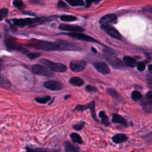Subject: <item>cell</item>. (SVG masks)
I'll use <instances>...</instances> for the list:
<instances>
[{"mask_svg": "<svg viewBox=\"0 0 152 152\" xmlns=\"http://www.w3.org/2000/svg\"><path fill=\"white\" fill-rule=\"evenodd\" d=\"M51 97L49 96H45L44 97H36L34 99L35 101L40 104H45L49 100H50Z\"/></svg>", "mask_w": 152, "mask_h": 152, "instance_id": "obj_27", "label": "cell"}, {"mask_svg": "<svg viewBox=\"0 0 152 152\" xmlns=\"http://www.w3.org/2000/svg\"><path fill=\"white\" fill-rule=\"evenodd\" d=\"M112 121L113 123L119 124L124 126H128V123L125 118L118 114H114L113 115Z\"/></svg>", "mask_w": 152, "mask_h": 152, "instance_id": "obj_19", "label": "cell"}, {"mask_svg": "<svg viewBox=\"0 0 152 152\" xmlns=\"http://www.w3.org/2000/svg\"><path fill=\"white\" fill-rule=\"evenodd\" d=\"M93 65L99 72L103 74H107L110 72V68L104 62H96L93 64Z\"/></svg>", "mask_w": 152, "mask_h": 152, "instance_id": "obj_14", "label": "cell"}, {"mask_svg": "<svg viewBox=\"0 0 152 152\" xmlns=\"http://www.w3.org/2000/svg\"><path fill=\"white\" fill-rule=\"evenodd\" d=\"M128 137L124 134H117L112 137V140L115 144H121L128 140Z\"/></svg>", "mask_w": 152, "mask_h": 152, "instance_id": "obj_18", "label": "cell"}, {"mask_svg": "<svg viewBox=\"0 0 152 152\" xmlns=\"http://www.w3.org/2000/svg\"><path fill=\"white\" fill-rule=\"evenodd\" d=\"M70 138L71 140L74 143H77L78 144H83V140L81 137V136L75 132H72L70 134Z\"/></svg>", "mask_w": 152, "mask_h": 152, "instance_id": "obj_23", "label": "cell"}, {"mask_svg": "<svg viewBox=\"0 0 152 152\" xmlns=\"http://www.w3.org/2000/svg\"><path fill=\"white\" fill-rule=\"evenodd\" d=\"M144 140L148 142L149 143L152 144V132H150L147 134H146L144 136Z\"/></svg>", "mask_w": 152, "mask_h": 152, "instance_id": "obj_36", "label": "cell"}, {"mask_svg": "<svg viewBox=\"0 0 152 152\" xmlns=\"http://www.w3.org/2000/svg\"><path fill=\"white\" fill-rule=\"evenodd\" d=\"M116 15L113 14H109L104 15L100 19V23L102 25H107L109 23H112L116 20Z\"/></svg>", "mask_w": 152, "mask_h": 152, "instance_id": "obj_16", "label": "cell"}, {"mask_svg": "<svg viewBox=\"0 0 152 152\" xmlns=\"http://www.w3.org/2000/svg\"><path fill=\"white\" fill-rule=\"evenodd\" d=\"M77 17L73 15H62L60 16V20L63 21H66V22H70V21H74L77 20Z\"/></svg>", "mask_w": 152, "mask_h": 152, "instance_id": "obj_26", "label": "cell"}, {"mask_svg": "<svg viewBox=\"0 0 152 152\" xmlns=\"http://www.w3.org/2000/svg\"><path fill=\"white\" fill-rule=\"evenodd\" d=\"M13 5L18 8V9H21L22 8L24 7V2L22 1H20V0H15L12 2Z\"/></svg>", "mask_w": 152, "mask_h": 152, "instance_id": "obj_32", "label": "cell"}, {"mask_svg": "<svg viewBox=\"0 0 152 152\" xmlns=\"http://www.w3.org/2000/svg\"><path fill=\"white\" fill-rule=\"evenodd\" d=\"M101 28L104 30L107 33H108L110 36L113 37L115 39H121V36L119 33L118 30H116L112 26H110L109 24L107 25H102L101 26Z\"/></svg>", "mask_w": 152, "mask_h": 152, "instance_id": "obj_13", "label": "cell"}, {"mask_svg": "<svg viewBox=\"0 0 152 152\" xmlns=\"http://www.w3.org/2000/svg\"><path fill=\"white\" fill-rule=\"evenodd\" d=\"M147 81L148 87L152 89V76L151 75H148L147 77Z\"/></svg>", "mask_w": 152, "mask_h": 152, "instance_id": "obj_39", "label": "cell"}, {"mask_svg": "<svg viewBox=\"0 0 152 152\" xmlns=\"http://www.w3.org/2000/svg\"><path fill=\"white\" fill-rule=\"evenodd\" d=\"M27 46L43 51H55L61 50V46L59 42H49L36 39L30 40L26 44Z\"/></svg>", "mask_w": 152, "mask_h": 152, "instance_id": "obj_1", "label": "cell"}, {"mask_svg": "<svg viewBox=\"0 0 152 152\" xmlns=\"http://www.w3.org/2000/svg\"><path fill=\"white\" fill-rule=\"evenodd\" d=\"M2 65H3V61L2 60V59L0 58V71L2 68Z\"/></svg>", "mask_w": 152, "mask_h": 152, "instance_id": "obj_43", "label": "cell"}, {"mask_svg": "<svg viewBox=\"0 0 152 152\" xmlns=\"http://www.w3.org/2000/svg\"><path fill=\"white\" fill-rule=\"evenodd\" d=\"M39 62L53 72H64L67 69L66 65L60 63L53 62L45 58H40L39 59Z\"/></svg>", "mask_w": 152, "mask_h": 152, "instance_id": "obj_4", "label": "cell"}, {"mask_svg": "<svg viewBox=\"0 0 152 152\" xmlns=\"http://www.w3.org/2000/svg\"><path fill=\"white\" fill-rule=\"evenodd\" d=\"M91 50H93V51L94 52V53H96V52H96V50L94 48H91Z\"/></svg>", "mask_w": 152, "mask_h": 152, "instance_id": "obj_46", "label": "cell"}, {"mask_svg": "<svg viewBox=\"0 0 152 152\" xmlns=\"http://www.w3.org/2000/svg\"><path fill=\"white\" fill-rule=\"evenodd\" d=\"M106 91L112 97H113V98H115V99H116L117 100L121 99V97H120L119 94L118 93V92L115 90H114L113 88H108V89L106 90Z\"/></svg>", "mask_w": 152, "mask_h": 152, "instance_id": "obj_28", "label": "cell"}, {"mask_svg": "<svg viewBox=\"0 0 152 152\" xmlns=\"http://www.w3.org/2000/svg\"><path fill=\"white\" fill-rule=\"evenodd\" d=\"M11 86L10 81L6 77L2 76L0 72V87L10 90L11 88Z\"/></svg>", "mask_w": 152, "mask_h": 152, "instance_id": "obj_20", "label": "cell"}, {"mask_svg": "<svg viewBox=\"0 0 152 152\" xmlns=\"http://www.w3.org/2000/svg\"><path fill=\"white\" fill-rule=\"evenodd\" d=\"M87 63L86 61L83 60H74L72 61L69 64V68L74 72H80L83 70Z\"/></svg>", "mask_w": 152, "mask_h": 152, "instance_id": "obj_10", "label": "cell"}, {"mask_svg": "<svg viewBox=\"0 0 152 152\" xmlns=\"http://www.w3.org/2000/svg\"><path fill=\"white\" fill-rule=\"evenodd\" d=\"M58 41L60 44L61 50L78 51L81 50V48L76 44L64 40H58Z\"/></svg>", "mask_w": 152, "mask_h": 152, "instance_id": "obj_7", "label": "cell"}, {"mask_svg": "<svg viewBox=\"0 0 152 152\" xmlns=\"http://www.w3.org/2000/svg\"><path fill=\"white\" fill-rule=\"evenodd\" d=\"M106 59L109 64L115 69H122L124 68L122 62L116 57L107 55Z\"/></svg>", "mask_w": 152, "mask_h": 152, "instance_id": "obj_11", "label": "cell"}, {"mask_svg": "<svg viewBox=\"0 0 152 152\" xmlns=\"http://www.w3.org/2000/svg\"><path fill=\"white\" fill-rule=\"evenodd\" d=\"M61 34H64V35H66L71 36L72 37H74L75 39L83 40V41H86V42H95L97 43H100L97 40L93 38L92 37H90L89 36H87L86 34H83V33H62Z\"/></svg>", "mask_w": 152, "mask_h": 152, "instance_id": "obj_8", "label": "cell"}, {"mask_svg": "<svg viewBox=\"0 0 152 152\" xmlns=\"http://www.w3.org/2000/svg\"><path fill=\"white\" fill-rule=\"evenodd\" d=\"M144 55H145V57H146L147 59H150V60H151V59H152V55H151V53H145Z\"/></svg>", "mask_w": 152, "mask_h": 152, "instance_id": "obj_40", "label": "cell"}, {"mask_svg": "<svg viewBox=\"0 0 152 152\" xmlns=\"http://www.w3.org/2000/svg\"><path fill=\"white\" fill-rule=\"evenodd\" d=\"M31 70L35 74L41 76L50 77L53 75V74L47 68L39 64L33 65L31 66Z\"/></svg>", "mask_w": 152, "mask_h": 152, "instance_id": "obj_5", "label": "cell"}, {"mask_svg": "<svg viewBox=\"0 0 152 152\" xmlns=\"http://www.w3.org/2000/svg\"><path fill=\"white\" fill-rule=\"evenodd\" d=\"M87 109H90V111H91V116L93 118V119L96 121H98V119L97 118L96 115V112H95V105H94V102H91L90 103L83 106V105H78L77 106L75 109H74V110H78V111H83Z\"/></svg>", "mask_w": 152, "mask_h": 152, "instance_id": "obj_9", "label": "cell"}, {"mask_svg": "<svg viewBox=\"0 0 152 152\" xmlns=\"http://www.w3.org/2000/svg\"><path fill=\"white\" fill-rule=\"evenodd\" d=\"M99 116L101 118L102 124L103 125H104L106 126H107L109 125L110 123H109V118L103 111H101V112H99Z\"/></svg>", "mask_w": 152, "mask_h": 152, "instance_id": "obj_24", "label": "cell"}, {"mask_svg": "<svg viewBox=\"0 0 152 152\" xmlns=\"http://www.w3.org/2000/svg\"><path fill=\"white\" fill-rule=\"evenodd\" d=\"M92 1H86V7H89V6L91 5Z\"/></svg>", "mask_w": 152, "mask_h": 152, "instance_id": "obj_44", "label": "cell"}, {"mask_svg": "<svg viewBox=\"0 0 152 152\" xmlns=\"http://www.w3.org/2000/svg\"><path fill=\"white\" fill-rule=\"evenodd\" d=\"M70 97V95L69 94H68V95H66L65 97H64V99H67L68 97Z\"/></svg>", "mask_w": 152, "mask_h": 152, "instance_id": "obj_45", "label": "cell"}, {"mask_svg": "<svg viewBox=\"0 0 152 152\" xmlns=\"http://www.w3.org/2000/svg\"><path fill=\"white\" fill-rule=\"evenodd\" d=\"M57 7L58 8H67L68 6L63 1H59L57 3Z\"/></svg>", "mask_w": 152, "mask_h": 152, "instance_id": "obj_38", "label": "cell"}, {"mask_svg": "<svg viewBox=\"0 0 152 152\" xmlns=\"http://www.w3.org/2000/svg\"><path fill=\"white\" fill-rule=\"evenodd\" d=\"M131 97L134 101H138L142 98V95L139 91L135 90L132 92Z\"/></svg>", "mask_w": 152, "mask_h": 152, "instance_id": "obj_30", "label": "cell"}, {"mask_svg": "<svg viewBox=\"0 0 152 152\" xmlns=\"http://www.w3.org/2000/svg\"><path fill=\"white\" fill-rule=\"evenodd\" d=\"M69 83L74 86H81L84 84V81L80 77H72L70 78Z\"/></svg>", "mask_w": 152, "mask_h": 152, "instance_id": "obj_25", "label": "cell"}, {"mask_svg": "<svg viewBox=\"0 0 152 152\" xmlns=\"http://www.w3.org/2000/svg\"><path fill=\"white\" fill-rule=\"evenodd\" d=\"M24 14H26V15H35V14L34 13H33V12H29V11H23V12Z\"/></svg>", "mask_w": 152, "mask_h": 152, "instance_id": "obj_41", "label": "cell"}, {"mask_svg": "<svg viewBox=\"0 0 152 152\" xmlns=\"http://www.w3.org/2000/svg\"><path fill=\"white\" fill-rule=\"evenodd\" d=\"M84 124H85V122H83V121H81L76 124H74L72 127L75 130H77V131H80L82 129V128L84 127Z\"/></svg>", "mask_w": 152, "mask_h": 152, "instance_id": "obj_33", "label": "cell"}, {"mask_svg": "<svg viewBox=\"0 0 152 152\" xmlns=\"http://www.w3.org/2000/svg\"><path fill=\"white\" fill-rule=\"evenodd\" d=\"M141 105L143 109L147 112H151L152 111V91H149L145 97L141 100Z\"/></svg>", "mask_w": 152, "mask_h": 152, "instance_id": "obj_6", "label": "cell"}, {"mask_svg": "<svg viewBox=\"0 0 152 152\" xmlns=\"http://www.w3.org/2000/svg\"><path fill=\"white\" fill-rule=\"evenodd\" d=\"M5 33L6 34L5 37V45L7 50L10 51H12V50L18 51L25 55H27L28 53H29V51L27 49H26V48H24L23 46H21L20 44L17 43L13 37L8 35L6 30H5Z\"/></svg>", "mask_w": 152, "mask_h": 152, "instance_id": "obj_3", "label": "cell"}, {"mask_svg": "<svg viewBox=\"0 0 152 152\" xmlns=\"http://www.w3.org/2000/svg\"><path fill=\"white\" fill-rule=\"evenodd\" d=\"M66 2L71 6L76 7V6H83L84 5V3L81 0H68Z\"/></svg>", "mask_w": 152, "mask_h": 152, "instance_id": "obj_29", "label": "cell"}, {"mask_svg": "<svg viewBox=\"0 0 152 152\" xmlns=\"http://www.w3.org/2000/svg\"><path fill=\"white\" fill-rule=\"evenodd\" d=\"M13 22V25L15 26H18L23 27L29 25H33L35 23L42 24L43 23L49 21V18L48 17H40L36 18H13L11 20Z\"/></svg>", "mask_w": 152, "mask_h": 152, "instance_id": "obj_2", "label": "cell"}, {"mask_svg": "<svg viewBox=\"0 0 152 152\" xmlns=\"http://www.w3.org/2000/svg\"><path fill=\"white\" fill-rule=\"evenodd\" d=\"M123 60L126 65L132 67V68L135 67V65L137 64V62H136L135 59L131 56H124L123 58Z\"/></svg>", "mask_w": 152, "mask_h": 152, "instance_id": "obj_22", "label": "cell"}, {"mask_svg": "<svg viewBox=\"0 0 152 152\" xmlns=\"http://www.w3.org/2000/svg\"><path fill=\"white\" fill-rule=\"evenodd\" d=\"M30 59L33 60V59H35L36 58H37L40 55V53H28L27 55H26Z\"/></svg>", "mask_w": 152, "mask_h": 152, "instance_id": "obj_34", "label": "cell"}, {"mask_svg": "<svg viewBox=\"0 0 152 152\" xmlns=\"http://www.w3.org/2000/svg\"><path fill=\"white\" fill-rule=\"evenodd\" d=\"M137 69L140 71H142L145 69V64L144 62H140L137 64Z\"/></svg>", "mask_w": 152, "mask_h": 152, "instance_id": "obj_35", "label": "cell"}, {"mask_svg": "<svg viewBox=\"0 0 152 152\" xmlns=\"http://www.w3.org/2000/svg\"><path fill=\"white\" fill-rule=\"evenodd\" d=\"M8 10L7 8H2L0 9V21L3 20L7 16Z\"/></svg>", "mask_w": 152, "mask_h": 152, "instance_id": "obj_31", "label": "cell"}, {"mask_svg": "<svg viewBox=\"0 0 152 152\" xmlns=\"http://www.w3.org/2000/svg\"><path fill=\"white\" fill-rule=\"evenodd\" d=\"M43 87L53 91H58L62 88L61 83L55 80H49L43 83Z\"/></svg>", "mask_w": 152, "mask_h": 152, "instance_id": "obj_12", "label": "cell"}, {"mask_svg": "<svg viewBox=\"0 0 152 152\" xmlns=\"http://www.w3.org/2000/svg\"><path fill=\"white\" fill-rule=\"evenodd\" d=\"M64 146L65 152H78L80 149L79 147L74 145L68 141H65L64 142Z\"/></svg>", "mask_w": 152, "mask_h": 152, "instance_id": "obj_17", "label": "cell"}, {"mask_svg": "<svg viewBox=\"0 0 152 152\" xmlns=\"http://www.w3.org/2000/svg\"><path fill=\"white\" fill-rule=\"evenodd\" d=\"M148 71L150 73L152 74V64L151 65H148Z\"/></svg>", "mask_w": 152, "mask_h": 152, "instance_id": "obj_42", "label": "cell"}, {"mask_svg": "<svg viewBox=\"0 0 152 152\" xmlns=\"http://www.w3.org/2000/svg\"><path fill=\"white\" fill-rule=\"evenodd\" d=\"M59 29L64 31H74V32H82L84 31V29L77 26H72L65 24H61L58 27Z\"/></svg>", "mask_w": 152, "mask_h": 152, "instance_id": "obj_15", "label": "cell"}, {"mask_svg": "<svg viewBox=\"0 0 152 152\" xmlns=\"http://www.w3.org/2000/svg\"><path fill=\"white\" fill-rule=\"evenodd\" d=\"M86 90L88 92H96V91H97V89L94 87H93L91 85H87L86 86Z\"/></svg>", "mask_w": 152, "mask_h": 152, "instance_id": "obj_37", "label": "cell"}, {"mask_svg": "<svg viewBox=\"0 0 152 152\" xmlns=\"http://www.w3.org/2000/svg\"><path fill=\"white\" fill-rule=\"evenodd\" d=\"M26 152H53L50 151L48 149L40 147H31L28 145L26 146L25 147Z\"/></svg>", "mask_w": 152, "mask_h": 152, "instance_id": "obj_21", "label": "cell"}]
</instances>
